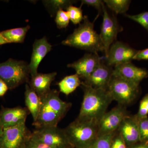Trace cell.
<instances>
[{"instance_id":"6da1fadb","label":"cell","mask_w":148,"mask_h":148,"mask_svg":"<svg viewBox=\"0 0 148 148\" xmlns=\"http://www.w3.org/2000/svg\"><path fill=\"white\" fill-rule=\"evenodd\" d=\"M84 95L77 119L98 123L113 100L108 90L95 89L82 82Z\"/></svg>"},{"instance_id":"7a4b0ae2","label":"cell","mask_w":148,"mask_h":148,"mask_svg":"<svg viewBox=\"0 0 148 148\" xmlns=\"http://www.w3.org/2000/svg\"><path fill=\"white\" fill-rule=\"evenodd\" d=\"M41 105L38 118L33 125L36 128L57 126L71 107L72 103L62 101L59 92L51 90L41 97Z\"/></svg>"},{"instance_id":"3957f363","label":"cell","mask_w":148,"mask_h":148,"mask_svg":"<svg viewBox=\"0 0 148 148\" xmlns=\"http://www.w3.org/2000/svg\"><path fill=\"white\" fill-rule=\"evenodd\" d=\"M83 21L73 33L62 42V44L96 54L104 51L100 34L94 30V22H90L86 16Z\"/></svg>"},{"instance_id":"277c9868","label":"cell","mask_w":148,"mask_h":148,"mask_svg":"<svg viewBox=\"0 0 148 148\" xmlns=\"http://www.w3.org/2000/svg\"><path fill=\"white\" fill-rule=\"evenodd\" d=\"M73 148H89L98 137V123L76 119L64 129Z\"/></svg>"},{"instance_id":"5b68a950","label":"cell","mask_w":148,"mask_h":148,"mask_svg":"<svg viewBox=\"0 0 148 148\" xmlns=\"http://www.w3.org/2000/svg\"><path fill=\"white\" fill-rule=\"evenodd\" d=\"M29 64L22 61L8 59L0 63V78L9 89H12L25 82H29Z\"/></svg>"},{"instance_id":"8992f818","label":"cell","mask_w":148,"mask_h":148,"mask_svg":"<svg viewBox=\"0 0 148 148\" xmlns=\"http://www.w3.org/2000/svg\"><path fill=\"white\" fill-rule=\"evenodd\" d=\"M108 91L113 101L125 106L132 103L137 98L139 85L112 75Z\"/></svg>"},{"instance_id":"52a82bcc","label":"cell","mask_w":148,"mask_h":148,"mask_svg":"<svg viewBox=\"0 0 148 148\" xmlns=\"http://www.w3.org/2000/svg\"><path fill=\"white\" fill-rule=\"evenodd\" d=\"M34 139L53 148H73L67 139L64 129L58 126L36 128L32 132Z\"/></svg>"},{"instance_id":"ba28073f","label":"cell","mask_w":148,"mask_h":148,"mask_svg":"<svg viewBox=\"0 0 148 148\" xmlns=\"http://www.w3.org/2000/svg\"><path fill=\"white\" fill-rule=\"evenodd\" d=\"M31 133L26 123L3 128L0 137V148H22Z\"/></svg>"},{"instance_id":"9c48e42d","label":"cell","mask_w":148,"mask_h":148,"mask_svg":"<svg viewBox=\"0 0 148 148\" xmlns=\"http://www.w3.org/2000/svg\"><path fill=\"white\" fill-rule=\"evenodd\" d=\"M128 115L125 106L119 104L106 112L98 123V137L116 132L125 118Z\"/></svg>"},{"instance_id":"30bf717a","label":"cell","mask_w":148,"mask_h":148,"mask_svg":"<svg viewBox=\"0 0 148 148\" xmlns=\"http://www.w3.org/2000/svg\"><path fill=\"white\" fill-rule=\"evenodd\" d=\"M103 12V21L100 36L106 58L111 46L116 40L118 34L121 32L122 28L119 26L115 16H112L108 13L105 5Z\"/></svg>"},{"instance_id":"8fae6325","label":"cell","mask_w":148,"mask_h":148,"mask_svg":"<svg viewBox=\"0 0 148 148\" xmlns=\"http://www.w3.org/2000/svg\"><path fill=\"white\" fill-rule=\"evenodd\" d=\"M138 51L124 43L116 42L109 49L107 59V65L115 67L121 64L131 62Z\"/></svg>"},{"instance_id":"7c38bea8","label":"cell","mask_w":148,"mask_h":148,"mask_svg":"<svg viewBox=\"0 0 148 148\" xmlns=\"http://www.w3.org/2000/svg\"><path fill=\"white\" fill-rule=\"evenodd\" d=\"M112 73L111 67L105 65L102 61L94 71L84 79L83 82L95 89L108 90Z\"/></svg>"},{"instance_id":"4fadbf2b","label":"cell","mask_w":148,"mask_h":148,"mask_svg":"<svg viewBox=\"0 0 148 148\" xmlns=\"http://www.w3.org/2000/svg\"><path fill=\"white\" fill-rule=\"evenodd\" d=\"M112 75L139 85L142 80L148 77V71L130 62L114 67Z\"/></svg>"},{"instance_id":"5bb4252c","label":"cell","mask_w":148,"mask_h":148,"mask_svg":"<svg viewBox=\"0 0 148 148\" xmlns=\"http://www.w3.org/2000/svg\"><path fill=\"white\" fill-rule=\"evenodd\" d=\"M29 113L27 108L3 107L0 110V125L3 128H5L26 123Z\"/></svg>"},{"instance_id":"9a60e30c","label":"cell","mask_w":148,"mask_h":148,"mask_svg":"<svg viewBox=\"0 0 148 148\" xmlns=\"http://www.w3.org/2000/svg\"><path fill=\"white\" fill-rule=\"evenodd\" d=\"M102 61V58L98 54L86 53L79 60L72 64H69L68 67L75 69L80 78L84 79L94 71Z\"/></svg>"},{"instance_id":"2e32d148","label":"cell","mask_w":148,"mask_h":148,"mask_svg":"<svg viewBox=\"0 0 148 148\" xmlns=\"http://www.w3.org/2000/svg\"><path fill=\"white\" fill-rule=\"evenodd\" d=\"M118 130L127 146L132 147L140 141L138 120L135 116L125 118Z\"/></svg>"},{"instance_id":"e0dca14e","label":"cell","mask_w":148,"mask_h":148,"mask_svg":"<svg viewBox=\"0 0 148 148\" xmlns=\"http://www.w3.org/2000/svg\"><path fill=\"white\" fill-rule=\"evenodd\" d=\"M52 47L45 37L40 39L36 40L33 45L31 62L29 64V72L32 77L38 73L39 65L47 54L51 50Z\"/></svg>"},{"instance_id":"ac0fdd59","label":"cell","mask_w":148,"mask_h":148,"mask_svg":"<svg viewBox=\"0 0 148 148\" xmlns=\"http://www.w3.org/2000/svg\"><path fill=\"white\" fill-rule=\"evenodd\" d=\"M57 73H38L32 77L29 82L30 87L35 91L39 97H41L51 90V83L55 79Z\"/></svg>"},{"instance_id":"d6986e66","label":"cell","mask_w":148,"mask_h":148,"mask_svg":"<svg viewBox=\"0 0 148 148\" xmlns=\"http://www.w3.org/2000/svg\"><path fill=\"white\" fill-rule=\"evenodd\" d=\"M25 102L27 108L33 117L34 122L38 118L40 109V98L27 84L25 86Z\"/></svg>"},{"instance_id":"ffe728a7","label":"cell","mask_w":148,"mask_h":148,"mask_svg":"<svg viewBox=\"0 0 148 148\" xmlns=\"http://www.w3.org/2000/svg\"><path fill=\"white\" fill-rule=\"evenodd\" d=\"M77 74L65 77L58 84L60 92L66 95L74 92L77 88L81 85L82 82Z\"/></svg>"},{"instance_id":"44dd1931","label":"cell","mask_w":148,"mask_h":148,"mask_svg":"<svg viewBox=\"0 0 148 148\" xmlns=\"http://www.w3.org/2000/svg\"><path fill=\"white\" fill-rule=\"evenodd\" d=\"M30 28V26L27 25V27L6 30L1 33L9 43H22Z\"/></svg>"},{"instance_id":"7402d4cb","label":"cell","mask_w":148,"mask_h":148,"mask_svg":"<svg viewBox=\"0 0 148 148\" xmlns=\"http://www.w3.org/2000/svg\"><path fill=\"white\" fill-rule=\"evenodd\" d=\"M106 5L116 14H124L129 9L131 1L129 0H105Z\"/></svg>"},{"instance_id":"603a6c76","label":"cell","mask_w":148,"mask_h":148,"mask_svg":"<svg viewBox=\"0 0 148 148\" xmlns=\"http://www.w3.org/2000/svg\"><path fill=\"white\" fill-rule=\"evenodd\" d=\"M47 7L52 12H57L60 10L67 9L70 6L72 5L75 1H69V0H49L43 1Z\"/></svg>"},{"instance_id":"cb8c5ba5","label":"cell","mask_w":148,"mask_h":148,"mask_svg":"<svg viewBox=\"0 0 148 148\" xmlns=\"http://www.w3.org/2000/svg\"><path fill=\"white\" fill-rule=\"evenodd\" d=\"M116 132L98 136L89 148H110L111 143Z\"/></svg>"},{"instance_id":"d4e9b609","label":"cell","mask_w":148,"mask_h":148,"mask_svg":"<svg viewBox=\"0 0 148 148\" xmlns=\"http://www.w3.org/2000/svg\"><path fill=\"white\" fill-rule=\"evenodd\" d=\"M70 20L74 24H80L83 20L84 16L83 15L81 6L80 8L71 5L66 9Z\"/></svg>"},{"instance_id":"484cf974","label":"cell","mask_w":148,"mask_h":148,"mask_svg":"<svg viewBox=\"0 0 148 148\" xmlns=\"http://www.w3.org/2000/svg\"><path fill=\"white\" fill-rule=\"evenodd\" d=\"M70 20L67 12L60 10L56 12L55 22L59 29L66 28L69 25Z\"/></svg>"},{"instance_id":"4316f807","label":"cell","mask_w":148,"mask_h":148,"mask_svg":"<svg viewBox=\"0 0 148 148\" xmlns=\"http://www.w3.org/2000/svg\"><path fill=\"white\" fill-rule=\"evenodd\" d=\"M137 120L140 132V141L147 143L148 142V118Z\"/></svg>"},{"instance_id":"83f0119b","label":"cell","mask_w":148,"mask_h":148,"mask_svg":"<svg viewBox=\"0 0 148 148\" xmlns=\"http://www.w3.org/2000/svg\"><path fill=\"white\" fill-rule=\"evenodd\" d=\"M125 16L140 24L148 32V12H144L136 15L125 14Z\"/></svg>"},{"instance_id":"f1b7e54d","label":"cell","mask_w":148,"mask_h":148,"mask_svg":"<svg viewBox=\"0 0 148 148\" xmlns=\"http://www.w3.org/2000/svg\"><path fill=\"white\" fill-rule=\"evenodd\" d=\"M148 94H147L141 100L138 113L135 116L137 119H141L148 117Z\"/></svg>"},{"instance_id":"f546056e","label":"cell","mask_w":148,"mask_h":148,"mask_svg":"<svg viewBox=\"0 0 148 148\" xmlns=\"http://www.w3.org/2000/svg\"><path fill=\"white\" fill-rule=\"evenodd\" d=\"M22 148H53L40 143L32 136V133Z\"/></svg>"},{"instance_id":"4dcf8cb0","label":"cell","mask_w":148,"mask_h":148,"mask_svg":"<svg viewBox=\"0 0 148 148\" xmlns=\"http://www.w3.org/2000/svg\"><path fill=\"white\" fill-rule=\"evenodd\" d=\"M127 146L119 132L116 133L111 143L110 148H126Z\"/></svg>"},{"instance_id":"1f68e13d","label":"cell","mask_w":148,"mask_h":148,"mask_svg":"<svg viewBox=\"0 0 148 148\" xmlns=\"http://www.w3.org/2000/svg\"><path fill=\"white\" fill-rule=\"evenodd\" d=\"M81 6L83 5L91 6L97 9L99 12L103 10V7L105 6L103 1L101 0H82L81 1Z\"/></svg>"},{"instance_id":"d6a6232c","label":"cell","mask_w":148,"mask_h":148,"mask_svg":"<svg viewBox=\"0 0 148 148\" xmlns=\"http://www.w3.org/2000/svg\"><path fill=\"white\" fill-rule=\"evenodd\" d=\"M133 60H148V48L143 50L138 51L133 57Z\"/></svg>"},{"instance_id":"836d02e7","label":"cell","mask_w":148,"mask_h":148,"mask_svg":"<svg viewBox=\"0 0 148 148\" xmlns=\"http://www.w3.org/2000/svg\"><path fill=\"white\" fill-rule=\"evenodd\" d=\"M9 89L4 82L0 78V97L3 96Z\"/></svg>"},{"instance_id":"e575fe53","label":"cell","mask_w":148,"mask_h":148,"mask_svg":"<svg viewBox=\"0 0 148 148\" xmlns=\"http://www.w3.org/2000/svg\"><path fill=\"white\" fill-rule=\"evenodd\" d=\"M130 148H148V145L145 143L140 145H134L131 147Z\"/></svg>"},{"instance_id":"d590c367","label":"cell","mask_w":148,"mask_h":148,"mask_svg":"<svg viewBox=\"0 0 148 148\" xmlns=\"http://www.w3.org/2000/svg\"><path fill=\"white\" fill-rule=\"evenodd\" d=\"M7 43H9L5 38L1 34V32H0V45Z\"/></svg>"},{"instance_id":"8d00e7d4","label":"cell","mask_w":148,"mask_h":148,"mask_svg":"<svg viewBox=\"0 0 148 148\" xmlns=\"http://www.w3.org/2000/svg\"><path fill=\"white\" fill-rule=\"evenodd\" d=\"M3 129V127H2L1 125H0V137H1Z\"/></svg>"},{"instance_id":"74e56055","label":"cell","mask_w":148,"mask_h":148,"mask_svg":"<svg viewBox=\"0 0 148 148\" xmlns=\"http://www.w3.org/2000/svg\"><path fill=\"white\" fill-rule=\"evenodd\" d=\"M147 144H148V142H147Z\"/></svg>"}]
</instances>
